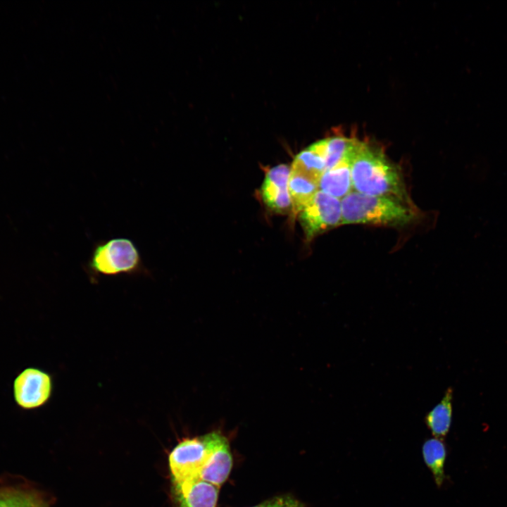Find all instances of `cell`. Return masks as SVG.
Here are the masks:
<instances>
[{
    "instance_id": "obj_1",
    "label": "cell",
    "mask_w": 507,
    "mask_h": 507,
    "mask_svg": "<svg viewBox=\"0 0 507 507\" xmlns=\"http://www.w3.org/2000/svg\"><path fill=\"white\" fill-rule=\"evenodd\" d=\"M352 187L361 194L394 197L406 202L402 176L377 146L354 138L351 149Z\"/></svg>"
},
{
    "instance_id": "obj_2",
    "label": "cell",
    "mask_w": 507,
    "mask_h": 507,
    "mask_svg": "<svg viewBox=\"0 0 507 507\" xmlns=\"http://www.w3.org/2000/svg\"><path fill=\"white\" fill-rule=\"evenodd\" d=\"M341 225H401L414 213L406 202L391 196H371L351 191L341 199Z\"/></svg>"
},
{
    "instance_id": "obj_3",
    "label": "cell",
    "mask_w": 507,
    "mask_h": 507,
    "mask_svg": "<svg viewBox=\"0 0 507 507\" xmlns=\"http://www.w3.org/2000/svg\"><path fill=\"white\" fill-rule=\"evenodd\" d=\"M95 275L115 276L142 272L144 265L139 249L125 237H115L97 243L87 263Z\"/></svg>"
},
{
    "instance_id": "obj_4",
    "label": "cell",
    "mask_w": 507,
    "mask_h": 507,
    "mask_svg": "<svg viewBox=\"0 0 507 507\" xmlns=\"http://www.w3.org/2000/svg\"><path fill=\"white\" fill-rule=\"evenodd\" d=\"M299 221L309 240L324 231L340 225L341 200L318 190L299 213Z\"/></svg>"
},
{
    "instance_id": "obj_5",
    "label": "cell",
    "mask_w": 507,
    "mask_h": 507,
    "mask_svg": "<svg viewBox=\"0 0 507 507\" xmlns=\"http://www.w3.org/2000/svg\"><path fill=\"white\" fill-rule=\"evenodd\" d=\"M13 396L18 406L31 410L44 405L51 398L53 382L51 375L37 368L20 371L13 382Z\"/></svg>"
},
{
    "instance_id": "obj_6",
    "label": "cell",
    "mask_w": 507,
    "mask_h": 507,
    "mask_svg": "<svg viewBox=\"0 0 507 507\" xmlns=\"http://www.w3.org/2000/svg\"><path fill=\"white\" fill-rule=\"evenodd\" d=\"M206 456L199 477L219 487L227 480L232 468V456L227 438L219 430L201 437Z\"/></svg>"
},
{
    "instance_id": "obj_7",
    "label": "cell",
    "mask_w": 507,
    "mask_h": 507,
    "mask_svg": "<svg viewBox=\"0 0 507 507\" xmlns=\"http://www.w3.org/2000/svg\"><path fill=\"white\" fill-rule=\"evenodd\" d=\"M206 456V449L201 437L180 442L169 456L174 484L199 477Z\"/></svg>"
},
{
    "instance_id": "obj_8",
    "label": "cell",
    "mask_w": 507,
    "mask_h": 507,
    "mask_svg": "<svg viewBox=\"0 0 507 507\" xmlns=\"http://www.w3.org/2000/svg\"><path fill=\"white\" fill-rule=\"evenodd\" d=\"M290 168L285 164L273 167L266 173L261 187L265 205L271 210L283 213L292 207L288 189Z\"/></svg>"
},
{
    "instance_id": "obj_9",
    "label": "cell",
    "mask_w": 507,
    "mask_h": 507,
    "mask_svg": "<svg viewBox=\"0 0 507 507\" xmlns=\"http://www.w3.org/2000/svg\"><path fill=\"white\" fill-rule=\"evenodd\" d=\"M180 507H216L220 487L199 477L175 484Z\"/></svg>"
},
{
    "instance_id": "obj_10",
    "label": "cell",
    "mask_w": 507,
    "mask_h": 507,
    "mask_svg": "<svg viewBox=\"0 0 507 507\" xmlns=\"http://www.w3.org/2000/svg\"><path fill=\"white\" fill-rule=\"evenodd\" d=\"M353 139L343 158L324 172L318 184L319 190L340 200L351 192V149Z\"/></svg>"
},
{
    "instance_id": "obj_11",
    "label": "cell",
    "mask_w": 507,
    "mask_h": 507,
    "mask_svg": "<svg viewBox=\"0 0 507 507\" xmlns=\"http://www.w3.org/2000/svg\"><path fill=\"white\" fill-rule=\"evenodd\" d=\"M453 389L449 387L441 401L425 418V423L434 438L443 439L448 434L452 418Z\"/></svg>"
},
{
    "instance_id": "obj_12",
    "label": "cell",
    "mask_w": 507,
    "mask_h": 507,
    "mask_svg": "<svg viewBox=\"0 0 507 507\" xmlns=\"http://www.w3.org/2000/svg\"><path fill=\"white\" fill-rule=\"evenodd\" d=\"M288 189L294 215L299 214L319 190L316 183L291 170Z\"/></svg>"
},
{
    "instance_id": "obj_13",
    "label": "cell",
    "mask_w": 507,
    "mask_h": 507,
    "mask_svg": "<svg viewBox=\"0 0 507 507\" xmlns=\"http://www.w3.org/2000/svg\"><path fill=\"white\" fill-rule=\"evenodd\" d=\"M423 457L427 467L431 471L438 488L444 481V464L446 458V448L443 439L431 438L425 441L422 447Z\"/></svg>"
},
{
    "instance_id": "obj_14",
    "label": "cell",
    "mask_w": 507,
    "mask_h": 507,
    "mask_svg": "<svg viewBox=\"0 0 507 507\" xmlns=\"http://www.w3.org/2000/svg\"><path fill=\"white\" fill-rule=\"evenodd\" d=\"M290 170L305 176L318 185L325 171V163L323 157L308 146L297 154Z\"/></svg>"
},
{
    "instance_id": "obj_15",
    "label": "cell",
    "mask_w": 507,
    "mask_h": 507,
    "mask_svg": "<svg viewBox=\"0 0 507 507\" xmlns=\"http://www.w3.org/2000/svg\"><path fill=\"white\" fill-rule=\"evenodd\" d=\"M0 507H42L35 496L20 490L0 492Z\"/></svg>"
},
{
    "instance_id": "obj_16",
    "label": "cell",
    "mask_w": 507,
    "mask_h": 507,
    "mask_svg": "<svg viewBox=\"0 0 507 507\" xmlns=\"http://www.w3.org/2000/svg\"><path fill=\"white\" fill-rule=\"evenodd\" d=\"M251 507H305L303 503L290 494L270 498Z\"/></svg>"
}]
</instances>
